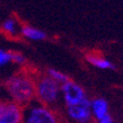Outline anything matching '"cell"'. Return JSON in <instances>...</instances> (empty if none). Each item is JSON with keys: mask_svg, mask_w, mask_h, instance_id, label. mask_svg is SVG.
Here are the masks:
<instances>
[{"mask_svg": "<svg viewBox=\"0 0 123 123\" xmlns=\"http://www.w3.org/2000/svg\"><path fill=\"white\" fill-rule=\"evenodd\" d=\"M11 63L16 64L18 67H23L26 64V58L20 52L17 51H11Z\"/></svg>", "mask_w": 123, "mask_h": 123, "instance_id": "cell-12", "label": "cell"}, {"mask_svg": "<svg viewBox=\"0 0 123 123\" xmlns=\"http://www.w3.org/2000/svg\"><path fill=\"white\" fill-rule=\"evenodd\" d=\"M35 101L59 110L61 105V85L51 79L46 74L35 77Z\"/></svg>", "mask_w": 123, "mask_h": 123, "instance_id": "cell-2", "label": "cell"}, {"mask_svg": "<svg viewBox=\"0 0 123 123\" xmlns=\"http://www.w3.org/2000/svg\"><path fill=\"white\" fill-rule=\"evenodd\" d=\"M11 63V51L0 49V69Z\"/></svg>", "mask_w": 123, "mask_h": 123, "instance_id": "cell-13", "label": "cell"}, {"mask_svg": "<svg viewBox=\"0 0 123 123\" xmlns=\"http://www.w3.org/2000/svg\"><path fill=\"white\" fill-rule=\"evenodd\" d=\"M23 106L6 97L0 98V123H22Z\"/></svg>", "mask_w": 123, "mask_h": 123, "instance_id": "cell-5", "label": "cell"}, {"mask_svg": "<svg viewBox=\"0 0 123 123\" xmlns=\"http://www.w3.org/2000/svg\"><path fill=\"white\" fill-rule=\"evenodd\" d=\"M20 27L22 25L15 17H8L0 24V31L6 36L9 37H17L20 35Z\"/></svg>", "mask_w": 123, "mask_h": 123, "instance_id": "cell-9", "label": "cell"}, {"mask_svg": "<svg viewBox=\"0 0 123 123\" xmlns=\"http://www.w3.org/2000/svg\"><path fill=\"white\" fill-rule=\"evenodd\" d=\"M20 36L30 41H44L48 37L45 32L40 28L33 27L31 25H22L20 27Z\"/></svg>", "mask_w": 123, "mask_h": 123, "instance_id": "cell-10", "label": "cell"}, {"mask_svg": "<svg viewBox=\"0 0 123 123\" xmlns=\"http://www.w3.org/2000/svg\"><path fill=\"white\" fill-rule=\"evenodd\" d=\"M86 61L94 66L97 69H102V70H115V66L112 61L102 56L98 53H87L86 55Z\"/></svg>", "mask_w": 123, "mask_h": 123, "instance_id": "cell-8", "label": "cell"}, {"mask_svg": "<svg viewBox=\"0 0 123 123\" xmlns=\"http://www.w3.org/2000/svg\"><path fill=\"white\" fill-rule=\"evenodd\" d=\"M2 94H4V90H2V84L0 82V98H2Z\"/></svg>", "mask_w": 123, "mask_h": 123, "instance_id": "cell-15", "label": "cell"}, {"mask_svg": "<svg viewBox=\"0 0 123 123\" xmlns=\"http://www.w3.org/2000/svg\"><path fill=\"white\" fill-rule=\"evenodd\" d=\"M89 123H97V122H95V121H92V122H89Z\"/></svg>", "mask_w": 123, "mask_h": 123, "instance_id": "cell-16", "label": "cell"}, {"mask_svg": "<svg viewBox=\"0 0 123 123\" xmlns=\"http://www.w3.org/2000/svg\"><path fill=\"white\" fill-rule=\"evenodd\" d=\"M35 77L36 74L25 69L10 75L2 84L6 98L23 107L33 102L35 99Z\"/></svg>", "mask_w": 123, "mask_h": 123, "instance_id": "cell-1", "label": "cell"}, {"mask_svg": "<svg viewBox=\"0 0 123 123\" xmlns=\"http://www.w3.org/2000/svg\"><path fill=\"white\" fill-rule=\"evenodd\" d=\"M22 123H66V121L60 110L34 99L23 107Z\"/></svg>", "mask_w": 123, "mask_h": 123, "instance_id": "cell-3", "label": "cell"}, {"mask_svg": "<svg viewBox=\"0 0 123 123\" xmlns=\"http://www.w3.org/2000/svg\"><path fill=\"white\" fill-rule=\"evenodd\" d=\"M45 74H46L51 79H53L54 81L60 84V85H62L64 82H67L68 80H70V78H69L64 72H62V71H60V70H56V69H52V68L48 69Z\"/></svg>", "mask_w": 123, "mask_h": 123, "instance_id": "cell-11", "label": "cell"}, {"mask_svg": "<svg viewBox=\"0 0 123 123\" xmlns=\"http://www.w3.org/2000/svg\"><path fill=\"white\" fill-rule=\"evenodd\" d=\"M97 123H115V121H114V119H113V116L108 113V114H106L105 116H103L102 119L98 120Z\"/></svg>", "mask_w": 123, "mask_h": 123, "instance_id": "cell-14", "label": "cell"}, {"mask_svg": "<svg viewBox=\"0 0 123 123\" xmlns=\"http://www.w3.org/2000/svg\"><path fill=\"white\" fill-rule=\"evenodd\" d=\"M64 121L68 123H89L93 121L90 112V99L87 97L84 101L72 105L64 106Z\"/></svg>", "mask_w": 123, "mask_h": 123, "instance_id": "cell-4", "label": "cell"}, {"mask_svg": "<svg viewBox=\"0 0 123 123\" xmlns=\"http://www.w3.org/2000/svg\"><path fill=\"white\" fill-rule=\"evenodd\" d=\"M85 98H87L85 89L79 84L72 81L71 79L61 85V101L64 106L79 103Z\"/></svg>", "mask_w": 123, "mask_h": 123, "instance_id": "cell-6", "label": "cell"}, {"mask_svg": "<svg viewBox=\"0 0 123 123\" xmlns=\"http://www.w3.org/2000/svg\"><path fill=\"white\" fill-rule=\"evenodd\" d=\"M90 112L93 121L97 122L99 119L110 113V104L103 97H95L90 99Z\"/></svg>", "mask_w": 123, "mask_h": 123, "instance_id": "cell-7", "label": "cell"}]
</instances>
